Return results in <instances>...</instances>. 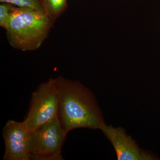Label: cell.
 <instances>
[{
  "label": "cell",
  "mask_w": 160,
  "mask_h": 160,
  "mask_svg": "<svg viewBox=\"0 0 160 160\" xmlns=\"http://www.w3.org/2000/svg\"><path fill=\"white\" fill-rule=\"evenodd\" d=\"M59 97L55 79L40 84L32 92L28 113L23 122L30 130L41 127L58 117Z\"/></svg>",
  "instance_id": "4"
},
{
  "label": "cell",
  "mask_w": 160,
  "mask_h": 160,
  "mask_svg": "<svg viewBox=\"0 0 160 160\" xmlns=\"http://www.w3.org/2000/svg\"><path fill=\"white\" fill-rule=\"evenodd\" d=\"M31 130L22 122L9 120L3 128L4 160H30L29 142Z\"/></svg>",
  "instance_id": "5"
},
{
  "label": "cell",
  "mask_w": 160,
  "mask_h": 160,
  "mask_svg": "<svg viewBox=\"0 0 160 160\" xmlns=\"http://www.w3.org/2000/svg\"><path fill=\"white\" fill-rule=\"evenodd\" d=\"M13 6V5L9 3H2L0 5V26L4 29L7 26Z\"/></svg>",
  "instance_id": "9"
},
{
  "label": "cell",
  "mask_w": 160,
  "mask_h": 160,
  "mask_svg": "<svg viewBox=\"0 0 160 160\" xmlns=\"http://www.w3.org/2000/svg\"><path fill=\"white\" fill-rule=\"evenodd\" d=\"M0 2L9 3L17 7L29 8L45 12L41 0H0Z\"/></svg>",
  "instance_id": "8"
},
{
  "label": "cell",
  "mask_w": 160,
  "mask_h": 160,
  "mask_svg": "<svg viewBox=\"0 0 160 160\" xmlns=\"http://www.w3.org/2000/svg\"><path fill=\"white\" fill-rule=\"evenodd\" d=\"M114 147L119 160H154L151 154L140 149L131 137L121 127L114 128L104 124L100 129Z\"/></svg>",
  "instance_id": "6"
},
{
  "label": "cell",
  "mask_w": 160,
  "mask_h": 160,
  "mask_svg": "<svg viewBox=\"0 0 160 160\" xmlns=\"http://www.w3.org/2000/svg\"><path fill=\"white\" fill-rule=\"evenodd\" d=\"M53 24L45 12L14 6L5 29L6 38L15 49L34 51L48 37Z\"/></svg>",
  "instance_id": "2"
},
{
  "label": "cell",
  "mask_w": 160,
  "mask_h": 160,
  "mask_svg": "<svg viewBox=\"0 0 160 160\" xmlns=\"http://www.w3.org/2000/svg\"><path fill=\"white\" fill-rule=\"evenodd\" d=\"M67 133L58 117L32 130L29 142L30 160L64 159L62 149Z\"/></svg>",
  "instance_id": "3"
},
{
  "label": "cell",
  "mask_w": 160,
  "mask_h": 160,
  "mask_svg": "<svg viewBox=\"0 0 160 160\" xmlns=\"http://www.w3.org/2000/svg\"><path fill=\"white\" fill-rule=\"evenodd\" d=\"M45 13L54 23L67 8V0H41Z\"/></svg>",
  "instance_id": "7"
},
{
  "label": "cell",
  "mask_w": 160,
  "mask_h": 160,
  "mask_svg": "<svg viewBox=\"0 0 160 160\" xmlns=\"http://www.w3.org/2000/svg\"><path fill=\"white\" fill-rule=\"evenodd\" d=\"M55 79L59 97L58 118L65 130L100 129L105 123L91 91L78 81L61 76Z\"/></svg>",
  "instance_id": "1"
}]
</instances>
